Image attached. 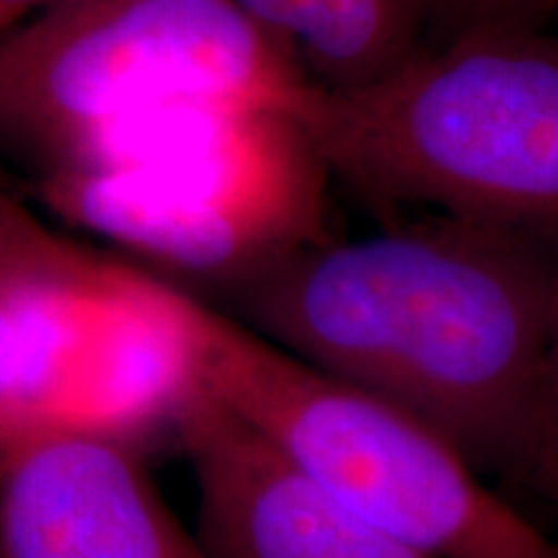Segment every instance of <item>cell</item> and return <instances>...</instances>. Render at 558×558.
<instances>
[{
  "instance_id": "3957f363",
  "label": "cell",
  "mask_w": 558,
  "mask_h": 558,
  "mask_svg": "<svg viewBox=\"0 0 558 558\" xmlns=\"http://www.w3.org/2000/svg\"><path fill=\"white\" fill-rule=\"evenodd\" d=\"M331 177L383 209L481 222L558 251V45L541 32L427 41L303 111Z\"/></svg>"
},
{
  "instance_id": "30bf717a",
  "label": "cell",
  "mask_w": 558,
  "mask_h": 558,
  "mask_svg": "<svg viewBox=\"0 0 558 558\" xmlns=\"http://www.w3.org/2000/svg\"><path fill=\"white\" fill-rule=\"evenodd\" d=\"M530 484L541 488L543 494L558 499V313H556V331L554 347H550V365L546 399H543V416L538 445H535L533 465L527 473Z\"/></svg>"
},
{
  "instance_id": "5b68a950",
  "label": "cell",
  "mask_w": 558,
  "mask_h": 558,
  "mask_svg": "<svg viewBox=\"0 0 558 558\" xmlns=\"http://www.w3.org/2000/svg\"><path fill=\"white\" fill-rule=\"evenodd\" d=\"M316 88L235 0H65L0 32V153L39 173L140 111L243 101L300 117Z\"/></svg>"
},
{
  "instance_id": "7c38bea8",
  "label": "cell",
  "mask_w": 558,
  "mask_h": 558,
  "mask_svg": "<svg viewBox=\"0 0 558 558\" xmlns=\"http://www.w3.org/2000/svg\"><path fill=\"white\" fill-rule=\"evenodd\" d=\"M0 445L9 450V378H5L3 333H0Z\"/></svg>"
},
{
  "instance_id": "6da1fadb",
  "label": "cell",
  "mask_w": 558,
  "mask_h": 558,
  "mask_svg": "<svg viewBox=\"0 0 558 558\" xmlns=\"http://www.w3.org/2000/svg\"><path fill=\"white\" fill-rule=\"evenodd\" d=\"M241 320L407 409L481 473L527 481L558 313V251L414 215L292 251L235 284Z\"/></svg>"
},
{
  "instance_id": "277c9868",
  "label": "cell",
  "mask_w": 558,
  "mask_h": 558,
  "mask_svg": "<svg viewBox=\"0 0 558 558\" xmlns=\"http://www.w3.org/2000/svg\"><path fill=\"white\" fill-rule=\"evenodd\" d=\"M160 282L192 380L369 525L429 558H558L427 422Z\"/></svg>"
},
{
  "instance_id": "9c48e42d",
  "label": "cell",
  "mask_w": 558,
  "mask_h": 558,
  "mask_svg": "<svg viewBox=\"0 0 558 558\" xmlns=\"http://www.w3.org/2000/svg\"><path fill=\"white\" fill-rule=\"evenodd\" d=\"M435 41L476 32H541L558 0H429Z\"/></svg>"
},
{
  "instance_id": "7a4b0ae2",
  "label": "cell",
  "mask_w": 558,
  "mask_h": 558,
  "mask_svg": "<svg viewBox=\"0 0 558 558\" xmlns=\"http://www.w3.org/2000/svg\"><path fill=\"white\" fill-rule=\"evenodd\" d=\"M329 179L292 111L179 101L88 132L37 186L54 215L124 254L235 288L329 235Z\"/></svg>"
},
{
  "instance_id": "4fadbf2b",
  "label": "cell",
  "mask_w": 558,
  "mask_h": 558,
  "mask_svg": "<svg viewBox=\"0 0 558 558\" xmlns=\"http://www.w3.org/2000/svg\"><path fill=\"white\" fill-rule=\"evenodd\" d=\"M3 458H5V448L0 445V469H3Z\"/></svg>"
},
{
  "instance_id": "8992f818",
  "label": "cell",
  "mask_w": 558,
  "mask_h": 558,
  "mask_svg": "<svg viewBox=\"0 0 558 558\" xmlns=\"http://www.w3.org/2000/svg\"><path fill=\"white\" fill-rule=\"evenodd\" d=\"M171 422L197 484L205 558H429L341 505L192 375Z\"/></svg>"
},
{
  "instance_id": "8fae6325",
  "label": "cell",
  "mask_w": 558,
  "mask_h": 558,
  "mask_svg": "<svg viewBox=\"0 0 558 558\" xmlns=\"http://www.w3.org/2000/svg\"><path fill=\"white\" fill-rule=\"evenodd\" d=\"M58 3H65V0H0V32L32 16V13L45 11Z\"/></svg>"
},
{
  "instance_id": "ba28073f",
  "label": "cell",
  "mask_w": 558,
  "mask_h": 558,
  "mask_svg": "<svg viewBox=\"0 0 558 558\" xmlns=\"http://www.w3.org/2000/svg\"><path fill=\"white\" fill-rule=\"evenodd\" d=\"M235 5L326 90L357 88L422 50L429 0H235Z\"/></svg>"
},
{
  "instance_id": "52a82bcc",
  "label": "cell",
  "mask_w": 558,
  "mask_h": 558,
  "mask_svg": "<svg viewBox=\"0 0 558 558\" xmlns=\"http://www.w3.org/2000/svg\"><path fill=\"white\" fill-rule=\"evenodd\" d=\"M0 558H205L128 439L24 437L0 469Z\"/></svg>"
}]
</instances>
